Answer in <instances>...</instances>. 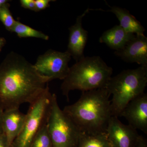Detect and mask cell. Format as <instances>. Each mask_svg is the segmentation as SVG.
<instances>
[{"instance_id":"1","label":"cell","mask_w":147,"mask_h":147,"mask_svg":"<svg viewBox=\"0 0 147 147\" xmlns=\"http://www.w3.org/2000/svg\"><path fill=\"white\" fill-rule=\"evenodd\" d=\"M50 82L24 57L11 52L0 65V105L4 110L31 104Z\"/></svg>"},{"instance_id":"2","label":"cell","mask_w":147,"mask_h":147,"mask_svg":"<svg viewBox=\"0 0 147 147\" xmlns=\"http://www.w3.org/2000/svg\"><path fill=\"white\" fill-rule=\"evenodd\" d=\"M110 96L106 88L82 92L79 100L63 111L83 133L106 132L113 116Z\"/></svg>"},{"instance_id":"3","label":"cell","mask_w":147,"mask_h":147,"mask_svg":"<svg viewBox=\"0 0 147 147\" xmlns=\"http://www.w3.org/2000/svg\"><path fill=\"white\" fill-rule=\"evenodd\" d=\"M113 69L99 56L84 57L69 67L61 89L68 100L69 92H82L106 88L112 77Z\"/></svg>"},{"instance_id":"4","label":"cell","mask_w":147,"mask_h":147,"mask_svg":"<svg viewBox=\"0 0 147 147\" xmlns=\"http://www.w3.org/2000/svg\"><path fill=\"white\" fill-rule=\"evenodd\" d=\"M147 85V65L122 71L112 77L106 88L112 95L113 116L118 117L129 102L144 93Z\"/></svg>"},{"instance_id":"5","label":"cell","mask_w":147,"mask_h":147,"mask_svg":"<svg viewBox=\"0 0 147 147\" xmlns=\"http://www.w3.org/2000/svg\"><path fill=\"white\" fill-rule=\"evenodd\" d=\"M53 94L48 85L39 97L30 104L24 126L11 147H30L34 139L44 125L47 123Z\"/></svg>"},{"instance_id":"6","label":"cell","mask_w":147,"mask_h":147,"mask_svg":"<svg viewBox=\"0 0 147 147\" xmlns=\"http://www.w3.org/2000/svg\"><path fill=\"white\" fill-rule=\"evenodd\" d=\"M47 125L53 147H77L82 132L59 106L53 94Z\"/></svg>"},{"instance_id":"7","label":"cell","mask_w":147,"mask_h":147,"mask_svg":"<svg viewBox=\"0 0 147 147\" xmlns=\"http://www.w3.org/2000/svg\"><path fill=\"white\" fill-rule=\"evenodd\" d=\"M71 57L67 51L61 52L49 50L38 56L34 65L38 72L50 82L55 79L63 80L69 71L68 63Z\"/></svg>"},{"instance_id":"8","label":"cell","mask_w":147,"mask_h":147,"mask_svg":"<svg viewBox=\"0 0 147 147\" xmlns=\"http://www.w3.org/2000/svg\"><path fill=\"white\" fill-rule=\"evenodd\" d=\"M106 133L112 147H135L140 136L137 130L115 116L110 119Z\"/></svg>"},{"instance_id":"9","label":"cell","mask_w":147,"mask_h":147,"mask_svg":"<svg viewBox=\"0 0 147 147\" xmlns=\"http://www.w3.org/2000/svg\"><path fill=\"white\" fill-rule=\"evenodd\" d=\"M128 125L147 134V94L144 93L130 101L121 113Z\"/></svg>"},{"instance_id":"10","label":"cell","mask_w":147,"mask_h":147,"mask_svg":"<svg viewBox=\"0 0 147 147\" xmlns=\"http://www.w3.org/2000/svg\"><path fill=\"white\" fill-rule=\"evenodd\" d=\"M90 10L89 8L87 9L79 15L75 24L69 28V37L67 51L76 62L85 57L84 50L88 40V32L82 26V20Z\"/></svg>"},{"instance_id":"11","label":"cell","mask_w":147,"mask_h":147,"mask_svg":"<svg viewBox=\"0 0 147 147\" xmlns=\"http://www.w3.org/2000/svg\"><path fill=\"white\" fill-rule=\"evenodd\" d=\"M115 55L127 63H136L147 65V37L145 35H137Z\"/></svg>"},{"instance_id":"12","label":"cell","mask_w":147,"mask_h":147,"mask_svg":"<svg viewBox=\"0 0 147 147\" xmlns=\"http://www.w3.org/2000/svg\"><path fill=\"white\" fill-rule=\"evenodd\" d=\"M26 118V114L21 112L19 108L4 110L3 115V133L5 134L11 146L21 132Z\"/></svg>"},{"instance_id":"13","label":"cell","mask_w":147,"mask_h":147,"mask_svg":"<svg viewBox=\"0 0 147 147\" xmlns=\"http://www.w3.org/2000/svg\"><path fill=\"white\" fill-rule=\"evenodd\" d=\"M136 35L127 32L119 25H117L104 32L100 36L99 41L117 51L123 48Z\"/></svg>"},{"instance_id":"14","label":"cell","mask_w":147,"mask_h":147,"mask_svg":"<svg viewBox=\"0 0 147 147\" xmlns=\"http://www.w3.org/2000/svg\"><path fill=\"white\" fill-rule=\"evenodd\" d=\"M110 9L104 11L101 9H95L112 12L115 15L120 22L119 26L127 32L137 35H144L146 29L142 24L125 9L119 7L109 6Z\"/></svg>"},{"instance_id":"15","label":"cell","mask_w":147,"mask_h":147,"mask_svg":"<svg viewBox=\"0 0 147 147\" xmlns=\"http://www.w3.org/2000/svg\"><path fill=\"white\" fill-rule=\"evenodd\" d=\"M77 147H112L106 132L89 134L82 132Z\"/></svg>"},{"instance_id":"16","label":"cell","mask_w":147,"mask_h":147,"mask_svg":"<svg viewBox=\"0 0 147 147\" xmlns=\"http://www.w3.org/2000/svg\"><path fill=\"white\" fill-rule=\"evenodd\" d=\"M11 32L16 33L20 38H36L46 40H48L49 38L48 36L42 32L35 30L18 21H16L15 25L11 29Z\"/></svg>"},{"instance_id":"17","label":"cell","mask_w":147,"mask_h":147,"mask_svg":"<svg viewBox=\"0 0 147 147\" xmlns=\"http://www.w3.org/2000/svg\"><path fill=\"white\" fill-rule=\"evenodd\" d=\"M30 147H53L47 123L44 125L40 129Z\"/></svg>"},{"instance_id":"18","label":"cell","mask_w":147,"mask_h":147,"mask_svg":"<svg viewBox=\"0 0 147 147\" xmlns=\"http://www.w3.org/2000/svg\"><path fill=\"white\" fill-rule=\"evenodd\" d=\"M9 7L10 4L8 3L0 8V21L3 24L5 28L8 31L11 32L16 21L9 10Z\"/></svg>"},{"instance_id":"19","label":"cell","mask_w":147,"mask_h":147,"mask_svg":"<svg viewBox=\"0 0 147 147\" xmlns=\"http://www.w3.org/2000/svg\"><path fill=\"white\" fill-rule=\"evenodd\" d=\"M55 1L52 0H35L36 12L44 10L50 6V3Z\"/></svg>"},{"instance_id":"20","label":"cell","mask_w":147,"mask_h":147,"mask_svg":"<svg viewBox=\"0 0 147 147\" xmlns=\"http://www.w3.org/2000/svg\"><path fill=\"white\" fill-rule=\"evenodd\" d=\"M20 3L24 8L36 11L35 0H21Z\"/></svg>"},{"instance_id":"21","label":"cell","mask_w":147,"mask_h":147,"mask_svg":"<svg viewBox=\"0 0 147 147\" xmlns=\"http://www.w3.org/2000/svg\"><path fill=\"white\" fill-rule=\"evenodd\" d=\"M0 147H11L4 133L0 134Z\"/></svg>"},{"instance_id":"22","label":"cell","mask_w":147,"mask_h":147,"mask_svg":"<svg viewBox=\"0 0 147 147\" xmlns=\"http://www.w3.org/2000/svg\"><path fill=\"white\" fill-rule=\"evenodd\" d=\"M135 147H147L146 140L144 137L140 135Z\"/></svg>"},{"instance_id":"23","label":"cell","mask_w":147,"mask_h":147,"mask_svg":"<svg viewBox=\"0 0 147 147\" xmlns=\"http://www.w3.org/2000/svg\"><path fill=\"white\" fill-rule=\"evenodd\" d=\"M4 110L0 105V134L3 133V115Z\"/></svg>"},{"instance_id":"24","label":"cell","mask_w":147,"mask_h":147,"mask_svg":"<svg viewBox=\"0 0 147 147\" xmlns=\"http://www.w3.org/2000/svg\"><path fill=\"white\" fill-rule=\"evenodd\" d=\"M6 42V41L4 38L0 37V52L1 51L3 47L5 45Z\"/></svg>"},{"instance_id":"25","label":"cell","mask_w":147,"mask_h":147,"mask_svg":"<svg viewBox=\"0 0 147 147\" xmlns=\"http://www.w3.org/2000/svg\"><path fill=\"white\" fill-rule=\"evenodd\" d=\"M9 1L7 0H0V8L5 5L6 4L8 3Z\"/></svg>"}]
</instances>
